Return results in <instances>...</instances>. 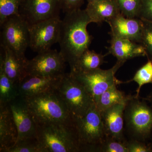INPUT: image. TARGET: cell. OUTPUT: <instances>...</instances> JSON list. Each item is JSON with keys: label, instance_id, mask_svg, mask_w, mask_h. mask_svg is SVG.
Listing matches in <instances>:
<instances>
[{"label": "cell", "instance_id": "obj_1", "mask_svg": "<svg viewBox=\"0 0 152 152\" xmlns=\"http://www.w3.org/2000/svg\"><path fill=\"white\" fill-rule=\"evenodd\" d=\"M86 10L80 9L66 13L61 22L58 43L66 63L74 70L83 53L89 49L93 37L87 31L91 23Z\"/></svg>", "mask_w": 152, "mask_h": 152}, {"label": "cell", "instance_id": "obj_2", "mask_svg": "<svg viewBox=\"0 0 152 152\" xmlns=\"http://www.w3.org/2000/svg\"><path fill=\"white\" fill-rule=\"evenodd\" d=\"M23 98L36 124H74L73 118L57 90Z\"/></svg>", "mask_w": 152, "mask_h": 152}, {"label": "cell", "instance_id": "obj_3", "mask_svg": "<svg viewBox=\"0 0 152 152\" xmlns=\"http://www.w3.org/2000/svg\"><path fill=\"white\" fill-rule=\"evenodd\" d=\"M37 138L42 152H78L80 145L75 124H37Z\"/></svg>", "mask_w": 152, "mask_h": 152}, {"label": "cell", "instance_id": "obj_4", "mask_svg": "<svg viewBox=\"0 0 152 152\" xmlns=\"http://www.w3.org/2000/svg\"><path fill=\"white\" fill-rule=\"evenodd\" d=\"M126 128L131 139L145 142L152 132V108L143 100L132 96L125 107Z\"/></svg>", "mask_w": 152, "mask_h": 152}, {"label": "cell", "instance_id": "obj_5", "mask_svg": "<svg viewBox=\"0 0 152 152\" xmlns=\"http://www.w3.org/2000/svg\"><path fill=\"white\" fill-rule=\"evenodd\" d=\"M57 91L73 118H83L95 103L92 96L70 73L64 74Z\"/></svg>", "mask_w": 152, "mask_h": 152}, {"label": "cell", "instance_id": "obj_6", "mask_svg": "<svg viewBox=\"0 0 152 152\" xmlns=\"http://www.w3.org/2000/svg\"><path fill=\"white\" fill-rule=\"evenodd\" d=\"M80 145V152H87L105 139L100 112L95 103L82 118H73Z\"/></svg>", "mask_w": 152, "mask_h": 152}, {"label": "cell", "instance_id": "obj_7", "mask_svg": "<svg viewBox=\"0 0 152 152\" xmlns=\"http://www.w3.org/2000/svg\"><path fill=\"white\" fill-rule=\"evenodd\" d=\"M1 46L10 49L19 57L26 58L29 46V24L20 15L8 18L1 25Z\"/></svg>", "mask_w": 152, "mask_h": 152}, {"label": "cell", "instance_id": "obj_8", "mask_svg": "<svg viewBox=\"0 0 152 152\" xmlns=\"http://www.w3.org/2000/svg\"><path fill=\"white\" fill-rule=\"evenodd\" d=\"M124 64L117 61L115 65L109 69L99 68L88 72L70 73L85 87L92 96L95 103L99 96L110 87L123 83V82L116 78L115 75Z\"/></svg>", "mask_w": 152, "mask_h": 152}, {"label": "cell", "instance_id": "obj_9", "mask_svg": "<svg viewBox=\"0 0 152 152\" xmlns=\"http://www.w3.org/2000/svg\"><path fill=\"white\" fill-rule=\"evenodd\" d=\"M61 22L59 17H56L29 24L30 48L39 53L58 42Z\"/></svg>", "mask_w": 152, "mask_h": 152}, {"label": "cell", "instance_id": "obj_10", "mask_svg": "<svg viewBox=\"0 0 152 152\" xmlns=\"http://www.w3.org/2000/svg\"><path fill=\"white\" fill-rule=\"evenodd\" d=\"M66 63L61 52L50 49L28 60L27 75L42 76L63 75L65 73Z\"/></svg>", "mask_w": 152, "mask_h": 152}, {"label": "cell", "instance_id": "obj_11", "mask_svg": "<svg viewBox=\"0 0 152 152\" xmlns=\"http://www.w3.org/2000/svg\"><path fill=\"white\" fill-rule=\"evenodd\" d=\"M20 15L29 24L59 17L61 9L60 0H24Z\"/></svg>", "mask_w": 152, "mask_h": 152}, {"label": "cell", "instance_id": "obj_12", "mask_svg": "<svg viewBox=\"0 0 152 152\" xmlns=\"http://www.w3.org/2000/svg\"><path fill=\"white\" fill-rule=\"evenodd\" d=\"M9 104L18 129V140L37 137V124L24 98L19 96Z\"/></svg>", "mask_w": 152, "mask_h": 152}, {"label": "cell", "instance_id": "obj_13", "mask_svg": "<svg viewBox=\"0 0 152 152\" xmlns=\"http://www.w3.org/2000/svg\"><path fill=\"white\" fill-rule=\"evenodd\" d=\"M65 74L51 76L27 75L18 83L20 96L26 97L47 92L56 91Z\"/></svg>", "mask_w": 152, "mask_h": 152}, {"label": "cell", "instance_id": "obj_14", "mask_svg": "<svg viewBox=\"0 0 152 152\" xmlns=\"http://www.w3.org/2000/svg\"><path fill=\"white\" fill-rule=\"evenodd\" d=\"M107 23L110 27L111 37L128 39L140 44L143 21L139 18H129L119 14Z\"/></svg>", "mask_w": 152, "mask_h": 152}, {"label": "cell", "instance_id": "obj_15", "mask_svg": "<svg viewBox=\"0 0 152 152\" xmlns=\"http://www.w3.org/2000/svg\"><path fill=\"white\" fill-rule=\"evenodd\" d=\"M126 104H117L101 112L106 137L126 141L124 113Z\"/></svg>", "mask_w": 152, "mask_h": 152}, {"label": "cell", "instance_id": "obj_16", "mask_svg": "<svg viewBox=\"0 0 152 152\" xmlns=\"http://www.w3.org/2000/svg\"><path fill=\"white\" fill-rule=\"evenodd\" d=\"M18 139V129L9 104H0V152H7Z\"/></svg>", "mask_w": 152, "mask_h": 152}, {"label": "cell", "instance_id": "obj_17", "mask_svg": "<svg viewBox=\"0 0 152 152\" xmlns=\"http://www.w3.org/2000/svg\"><path fill=\"white\" fill-rule=\"evenodd\" d=\"M1 47L0 67L12 80L18 83L27 75L28 59L19 57L7 47Z\"/></svg>", "mask_w": 152, "mask_h": 152}, {"label": "cell", "instance_id": "obj_18", "mask_svg": "<svg viewBox=\"0 0 152 152\" xmlns=\"http://www.w3.org/2000/svg\"><path fill=\"white\" fill-rule=\"evenodd\" d=\"M110 44L108 54L113 55L123 64L136 57L147 56L145 49L141 44L130 40L111 37Z\"/></svg>", "mask_w": 152, "mask_h": 152}, {"label": "cell", "instance_id": "obj_19", "mask_svg": "<svg viewBox=\"0 0 152 152\" xmlns=\"http://www.w3.org/2000/svg\"><path fill=\"white\" fill-rule=\"evenodd\" d=\"M92 23L107 22L121 12L115 0H99L88 3L85 9Z\"/></svg>", "mask_w": 152, "mask_h": 152}, {"label": "cell", "instance_id": "obj_20", "mask_svg": "<svg viewBox=\"0 0 152 152\" xmlns=\"http://www.w3.org/2000/svg\"><path fill=\"white\" fill-rule=\"evenodd\" d=\"M114 85L105 91L98 98L95 102L97 108L100 112L103 111L117 104H126L132 97V95H126Z\"/></svg>", "mask_w": 152, "mask_h": 152}, {"label": "cell", "instance_id": "obj_21", "mask_svg": "<svg viewBox=\"0 0 152 152\" xmlns=\"http://www.w3.org/2000/svg\"><path fill=\"white\" fill-rule=\"evenodd\" d=\"M106 56L88 49L83 53L77 62L74 70L70 72H88L100 68L105 62Z\"/></svg>", "mask_w": 152, "mask_h": 152}, {"label": "cell", "instance_id": "obj_22", "mask_svg": "<svg viewBox=\"0 0 152 152\" xmlns=\"http://www.w3.org/2000/svg\"><path fill=\"white\" fill-rule=\"evenodd\" d=\"M19 96L18 83L12 80L0 67V104H8Z\"/></svg>", "mask_w": 152, "mask_h": 152}, {"label": "cell", "instance_id": "obj_23", "mask_svg": "<svg viewBox=\"0 0 152 152\" xmlns=\"http://www.w3.org/2000/svg\"><path fill=\"white\" fill-rule=\"evenodd\" d=\"M134 81L138 85V87L136 90V94L135 97L139 98V94L142 86L147 84H152V61L148 59L146 64L142 66L136 72L133 78L125 82L129 83Z\"/></svg>", "mask_w": 152, "mask_h": 152}, {"label": "cell", "instance_id": "obj_24", "mask_svg": "<svg viewBox=\"0 0 152 152\" xmlns=\"http://www.w3.org/2000/svg\"><path fill=\"white\" fill-rule=\"evenodd\" d=\"M24 0H0V24L10 17L20 15V8Z\"/></svg>", "mask_w": 152, "mask_h": 152}, {"label": "cell", "instance_id": "obj_25", "mask_svg": "<svg viewBox=\"0 0 152 152\" xmlns=\"http://www.w3.org/2000/svg\"><path fill=\"white\" fill-rule=\"evenodd\" d=\"M126 141H120L106 137L100 144L90 148L88 152H128Z\"/></svg>", "mask_w": 152, "mask_h": 152}, {"label": "cell", "instance_id": "obj_26", "mask_svg": "<svg viewBox=\"0 0 152 152\" xmlns=\"http://www.w3.org/2000/svg\"><path fill=\"white\" fill-rule=\"evenodd\" d=\"M121 13L129 18H138L142 0H115Z\"/></svg>", "mask_w": 152, "mask_h": 152}, {"label": "cell", "instance_id": "obj_27", "mask_svg": "<svg viewBox=\"0 0 152 152\" xmlns=\"http://www.w3.org/2000/svg\"><path fill=\"white\" fill-rule=\"evenodd\" d=\"M7 152H42L37 137L19 140Z\"/></svg>", "mask_w": 152, "mask_h": 152}, {"label": "cell", "instance_id": "obj_28", "mask_svg": "<svg viewBox=\"0 0 152 152\" xmlns=\"http://www.w3.org/2000/svg\"><path fill=\"white\" fill-rule=\"evenodd\" d=\"M142 20L143 28L140 44L145 49L148 59L152 61V22Z\"/></svg>", "mask_w": 152, "mask_h": 152}, {"label": "cell", "instance_id": "obj_29", "mask_svg": "<svg viewBox=\"0 0 152 152\" xmlns=\"http://www.w3.org/2000/svg\"><path fill=\"white\" fill-rule=\"evenodd\" d=\"M126 146L128 152H152V148L150 144L145 143L135 139L126 141Z\"/></svg>", "mask_w": 152, "mask_h": 152}, {"label": "cell", "instance_id": "obj_30", "mask_svg": "<svg viewBox=\"0 0 152 152\" xmlns=\"http://www.w3.org/2000/svg\"><path fill=\"white\" fill-rule=\"evenodd\" d=\"M138 18L152 22V0H142Z\"/></svg>", "mask_w": 152, "mask_h": 152}, {"label": "cell", "instance_id": "obj_31", "mask_svg": "<svg viewBox=\"0 0 152 152\" xmlns=\"http://www.w3.org/2000/svg\"><path fill=\"white\" fill-rule=\"evenodd\" d=\"M61 9L64 12L68 13L80 9L84 0H60Z\"/></svg>", "mask_w": 152, "mask_h": 152}, {"label": "cell", "instance_id": "obj_32", "mask_svg": "<svg viewBox=\"0 0 152 152\" xmlns=\"http://www.w3.org/2000/svg\"><path fill=\"white\" fill-rule=\"evenodd\" d=\"M145 99L152 103V91Z\"/></svg>", "mask_w": 152, "mask_h": 152}, {"label": "cell", "instance_id": "obj_33", "mask_svg": "<svg viewBox=\"0 0 152 152\" xmlns=\"http://www.w3.org/2000/svg\"><path fill=\"white\" fill-rule=\"evenodd\" d=\"M99 1V0H87L88 3L93 2L96 1Z\"/></svg>", "mask_w": 152, "mask_h": 152}, {"label": "cell", "instance_id": "obj_34", "mask_svg": "<svg viewBox=\"0 0 152 152\" xmlns=\"http://www.w3.org/2000/svg\"><path fill=\"white\" fill-rule=\"evenodd\" d=\"M150 145H151V147L152 148V142L151 143V144H150Z\"/></svg>", "mask_w": 152, "mask_h": 152}]
</instances>
